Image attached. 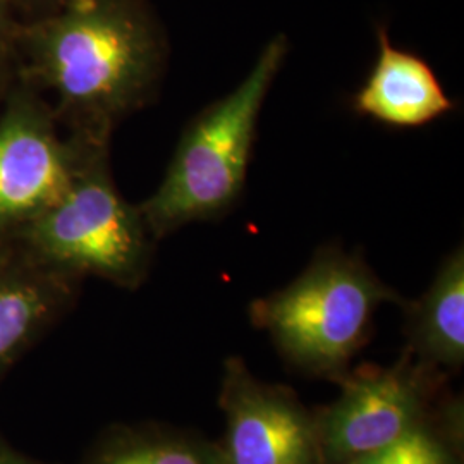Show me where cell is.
I'll use <instances>...</instances> for the list:
<instances>
[{"label":"cell","mask_w":464,"mask_h":464,"mask_svg":"<svg viewBox=\"0 0 464 464\" xmlns=\"http://www.w3.org/2000/svg\"><path fill=\"white\" fill-rule=\"evenodd\" d=\"M82 279L14 246L0 266V379L74 306Z\"/></svg>","instance_id":"cell-8"},{"label":"cell","mask_w":464,"mask_h":464,"mask_svg":"<svg viewBox=\"0 0 464 464\" xmlns=\"http://www.w3.org/2000/svg\"><path fill=\"white\" fill-rule=\"evenodd\" d=\"M167 55L149 0H64L21 21L13 40L17 76L47 97L67 131L103 141L155 99Z\"/></svg>","instance_id":"cell-1"},{"label":"cell","mask_w":464,"mask_h":464,"mask_svg":"<svg viewBox=\"0 0 464 464\" xmlns=\"http://www.w3.org/2000/svg\"><path fill=\"white\" fill-rule=\"evenodd\" d=\"M109 149H100L66 195L17 236L14 246L36 262L80 277L138 289L149 277L155 239L138 205L119 193Z\"/></svg>","instance_id":"cell-4"},{"label":"cell","mask_w":464,"mask_h":464,"mask_svg":"<svg viewBox=\"0 0 464 464\" xmlns=\"http://www.w3.org/2000/svg\"><path fill=\"white\" fill-rule=\"evenodd\" d=\"M64 0H14L16 4L17 14L21 21L30 19V17L40 16L59 5Z\"/></svg>","instance_id":"cell-14"},{"label":"cell","mask_w":464,"mask_h":464,"mask_svg":"<svg viewBox=\"0 0 464 464\" xmlns=\"http://www.w3.org/2000/svg\"><path fill=\"white\" fill-rule=\"evenodd\" d=\"M14 76V61H13V52L0 55V103L2 99L9 88V84L13 82Z\"/></svg>","instance_id":"cell-16"},{"label":"cell","mask_w":464,"mask_h":464,"mask_svg":"<svg viewBox=\"0 0 464 464\" xmlns=\"http://www.w3.org/2000/svg\"><path fill=\"white\" fill-rule=\"evenodd\" d=\"M285 55L287 38L277 34L248 76L184 128L162 183L138 205L155 241L191 222L220 218L237 205L246 186L260 112Z\"/></svg>","instance_id":"cell-2"},{"label":"cell","mask_w":464,"mask_h":464,"mask_svg":"<svg viewBox=\"0 0 464 464\" xmlns=\"http://www.w3.org/2000/svg\"><path fill=\"white\" fill-rule=\"evenodd\" d=\"M358 116L391 128H420L456 109L427 61L379 32V57L351 102Z\"/></svg>","instance_id":"cell-9"},{"label":"cell","mask_w":464,"mask_h":464,"mask_svg":"<svg viewBox=\"0 0 464 464\" xmlns=\"http://www.w3.org/2000/svg\"><path fill=\"white\" fill-rule=\"evenodd\" d=\"M353 464H464L463 398L442 396L415 430Z\"/></svg>","instance_id":"cell-12"},{"label":"cell","mask_w":464,"mask_h":464,"mask_svg":"<svg viewBox=\"0 0 464 464\" xmlns=\"http://www.w3.org/2000/svg\"><path fill=\"white\" fill-rule=\"evenodd\" d=\"M14 251V245H9L5 241H0V266L11 256V253Z\"/></svg>","instance_id":"cell-17"},{"label":"cell","mask_w":464,"mask_h":464,"mask_svg":"<svg viewBox=\"0 0 464 464\" xmlns=\"http://www.w3.org/2000/svg\"><path fill=\"white\" fill-rule=\"evenodd\" d=\"M446 375L404 349L396 363L349 372L341 394L315 410L320 464H353L396 444L430 415Z\"/></svg>","instance_id":"cell-6"},{"label":"cell","mask_w":464,"mask_h":464,"mask_svg":"<svg viewBox=\"0 0 464 464\" xmlns=\"http://www.w3.org/2000/svg\"><path fill=\"white\" fill-rule=\"evenodd\" d=\"M0 464H53L36 459L34 456H28L21 450L13 448L9 442H5L0 437Z\"/></svg>","instance_id":"cell-15"},{"label":"cell","mask_w":464,"mask_h":464,"mask_svg":"<svg viewBox=\"0 0 464 464\" xmlns=\"http://www.w3.org/2000/svg\"><path fill=\"white\" fill-rule=\"evenodd\" d=\"M78 464H229L220 442L159 423L112 425Z\"/></svg>","instance_id":"cell-11"},{"label":"cell","mask_w":464,"mask_h":464,"mask_svg":"<svg viewBox=\"0 0 464 464\" xmlns=\"http://www.w3.org/2000/svg\"><path fill=\"white\" fill-rule=\"evenodd\" d=\"M63 128L47 97L14 69L0 103V241L14 245L66 195L86 162L111 147Z\"/></svg>","instance_id":"cell-5"},{"label":"cell","mask_w":464,"mask_h":464,"mask_svg":"<svg viewBox=\"0 0 464 464\" xmlns=\"http://www.w3.org/2000/svg\"><path fill=\"white\" fill-rule=\"evenodd\" d=\"M385 303L402 304L404 299L363 256L331 245L318 249L295 281L255 299L249 320L295 370L339 382L368 343Z\"/></svg>","instance_id":"cell-3"},{"label":"cell","mask_w":464,"mask_h":464,"mask_svg":"<svg viewBox=\"0 0 464 464\" xmlns=\"http://www.w3.org/2000/svg\"><path fill=\"white\" fill-rule=\"evenodd\" d=\"M218 408L229 464H320L315 413L296 392L260 381L243 358L226 360Z\"/></svg>","instance_id":"cell-7"},{"label":"cell","mask_w":464,"mask_h":464,"mask_svg":"<svg viewBox=\"0 0 464 464\" xmlns=\"http://www.w3.org/2000/svg\"><path fill=\"white\" fill-rule=\"evenodd\" d=\"M21 17L14 0H0V55L13 52V40Z\"/></svg>","instance_id":"cell-13"},{"label":"cell","mask_w":464,"mask_h":464,"mask_svg":"<svg viewBox=\"0 0 464 464\" xmlns=\"http://www.w3.org/2000/svg\"><path fill=\"white\" fill-rule=\"evenodd\" d=\"M406 349L416 362L444 375L464 365V249H452L442 260L429 289L404 301Z\"/></svg>","instance_id":"cell-10"}]
</instances>
